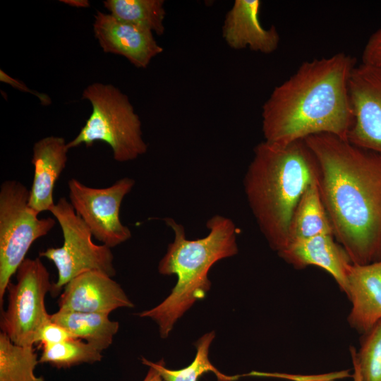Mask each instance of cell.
Returning a JSON list of instances; mask_svg holds the SVG:
<instances>
[{
	"mask_svg": "<svg viewBox=\"0 0 381 381\" xmlns=\"http://www.w3.org/2000/svg\"><path fill=\"white\" fill-rule=\"evenodd\" d=\"M174 233V241L159 262L163 275L176 274L177 282L171 294L155 308L138 313L159 326L160 337L167 338L176 322L198 301L204 298L211 286L208 272L217 261L238 253V229L234 222L216 214L206 226L208 234L199 239L186 238L185 229L174 219H164Z\"/></svg>",
	"mask_w": 381,
	"mask_h": 381,
	"instance_id": "obj_4",
	"label": "cell"
},
{
	"mask_svg": "<svg viewBox=\"0 0 381 381\" xmlns=\"http://www.w3.org/2000/svg\"><path fill=\"white\" fill-rule=\"evenodd\" d=\"M102 358V352L80 339H72L52 345L42 346L40 363L56 368H68L82 363H94Z\"/></svg>",
	"mask_w": 381,
	"mask_h": 381,
	"instance_id": "obj_22",
	"label": "cell"
},
{
	"mask_svg": "<svg viewBox=\"0 0 381 381\" xmlns=\"http://www.w3.org/2000/svg\"><path fill=\"white\" fill-rule=\"evenodd\" d=\"M49 212L61 226L64 243L40 252L39 256L52 261L57 270L58 279L51 291L54 296L84 272L98 271L111 277L116 274L111 248L93 242L90 229L66 198H61Z\"/></svg>",
	"mask_w": 381,
	"mask_h": 381,
	"instance_id": "obj_7",
	"label": "cell"
},
{
	"mask_svg": "<svg viewBox=\"0 0 381 381\" xmlns=\"http://www.w3.org/2000/svg\"><path fill=\"white\" fill-rule=\"evenodd\" d=\"M53 284L41 259L25 258L16 272V283L10 282L6 291L8 305L1 310L0 327L15 344L33 346L42 327L50 320L45 296Z\"/></svg>",
	"mask_w": 381,
	"mask_h": 381,
	"instance_id": "obj_8",
	"label": "cell"
},
{
	"mask_svg": "<svg viewBox=\"0 0 381 381\" xmlns=\"http://www.w3.org/2000/svg\"><path fill=\"white\" fill-rule=\"evenodd\" d=\"M362 63L381 68V28L368 39L363 52Z\"/></svg>",
	"mask_w": 381,
	"mask_h": 381,
	"instance_id": "obj_25",
	"label": "cell"
},
{
	"mask_svg": "<svg viewBox=\"0 0 381 381\" xmlns=\"http://www.w3.org/2000/svg\"><path fill=\"white\" fill-rule=\"evenodd\" d=\"M38 363L33 346L15 344L1 332L0 381H44L35 374Z\"/></svg>",
	"mask_w": 381,
	"mask_h": 381,
	"instance_id": "obj_21",
	"label": "cell"
},
{
	"mask_svg": "<svg viewBox=\"0 0 381 381\" xmlns=\"http://www.w3.org/2000/svg\"><path fill=\"white\" fill-rule=\"evenodd\" d=\"M93 31L104 52L123 56L137 68H147L151 60L163 52L152 31L110 13L97 11Z\"/></svg>",
	"mask_w": 381,
	"mask_h": 381,
	"instance_id": "obj_11",
	"label": "cell"
},
{
	"mask_svg": "<svg viewBox=\"0 0 381 381\" xmlns=\"http://www.w3.org/2000/svg\"><path fill=\"white\" fill-rule=\"evenodd\" d=\"M82 98L90 102L92 112L78 134L67 143L69 150L102 141L119 162L134 160L147 152L140 117L127 95L112 85L94 83L83 90Z\"/></svg>",
	"mask_w": 381,
	"mask_h": 381,
	"instance_id": "obj_5",
	"label": "cell"
},
{
	"mask_svg": "<svg viewBox=\"0 0 381 381\" xmlns=\"http://www.w3.org/2000/svg\"><path fill=\"white\" fill-rule=\"evenodd\" d=\"M278 255L296 269L313 265L327 272L344 293L346 272L351 263L333 234H321L290 243Z\"/></svg>",
	"mask_w": 381,
	"mask_h": 381,
	"instance_id": "obj_16",
	"label": "cell"
},
{
	"mask_svg": "<svg viewBox=\"0 0 381 381\" xmlns=\"http://www.w3.org/2000/svg\"><path fill=\"white\" fill-rule=\"evenodd\" d=\"M321 234H333V229L321 199L317 179L306 188L295 208L287 246Z\"/></svg>",
	"mask_w": 381,
	"mask_h": 381,
	"instance_id": "obj_18",
	"label": "cell"
},
{
	"mask_svg": "<svg viewBox=\"0 0 381 381\" xmlns=\"http://www.w3.org/2000/svg\"><path fill=\"white\" fill-rule=\"evenodd\" d=\"M104 6L114 17L144 28L156 33L164 34L166 11L163 0H106Z\"/></svg>",
	"mask_w": 381,
	"mask_h": 381,
	"instance_id": "obj_20",
	"label": "cell"
},
{
	"mask_svg": "<svg viewBox=\"0 0 381 381\" xmlns=\"http://www.w3.org/2000/svg\"><path fill=\"white\" fill-rule=\"evenodd\" d=\"M50 319L101 352L111 346L119 328V323L105 313L59 310Z\"/></svg>",
	"mask_w": 381,
	"mask_h": 381,
	"instance_id": "obj_17",
	"label": "cell"
},
{
	"mask_svg": "<svg viewBox=\"0 0 381 381\" xmlns=\"http://www.w3.org/2000/svg\"><path fill=\"white\" fill-rule=\"evenodd\" d=\"M68 150L67 143L62 137L48 136L34 144L31 159L34 176L29 205L38 214L50 211L55 204L54 190L66 168Z\"/></svg>",
	"mask_w": 381,
	"mask_h": 381,
	"instance_id": "obj_15",
	"label": "cell"
},
{
	"mask_svg": "<svg viewBox=\"0 0 381 381\" xmlns=\"http://www.w3.org/2000/svg\"><path fill=\"white\" fill-rule=\"evenodd\" d=\"M356 65L344 52L301 64L262 105L265 140L286 145L320 133L347 140L353 123L349 83Z\"/></svg>",
	"mask_w": 381,
	"mask_h": 381,
	"instance_id": "obj_2",
	"label": "cell"
},
{
	"mask_svg": "<svg viewBox=\"0 0 381 381\" xmlns=\"http://www.w3.org/2000/svg\"><path fill=\"white\" fill-rule=\"evenodd\" d=\"M60 1L77 8H87L90 6V2L87 0H61Z\"/></svg>",
	"mask_w": 381,
	"mask_h": 381,
	"instance_id": "obj_28",
	"label": "cell"
},
{
	"mask_svg": "<svg viewBox=\"0 0 381 381\" xmlns=\"http://www.w3.org/2000/svg\"><path fill=\"white\" fill-rule=\"evenodd\" d=\"M72 339L76 338L65 327L50 319L42 327L37 338V343H40L42 346L52 345Z\"/></svg>",
	"mask_w": 381,
	"mask_h": 381,
	"instance_id": "obj_24",
	"label": "cell"
},
{
	"mask_svg": "<svg viewBox=\"0 0 381 381\" xmlns=\"http://www.w3.org/2000/svg\"><path fill=\"white\" fill-rule=\"evenodd\" d=\"M304 140L318 163L319 190L336 241L352 264L381 260V154L332 134Z\"/></svg>",
	"mask_w": 381,
	"mask_h": 381,
	"instance_id": "obj_1",
	"label": "cell"
},
{
	"mask_svg": "<svg viewBox=\"0 0 381 381\" xmlns=\"http://www.w3.org/2000/svg\"><path fill=\"white\" fill-rule=\"evenodd\" d=\"M214 332L205 334L195 343L196 354L190 364L179 370L165 366L163 359L152 362L143 357L142 363L155 368L164 381H198L200 377L207 373H213L217 381H235L241 375H229L219 371L209 359L210 346L214 339Z\"/></svg>",
	"mask_w": 381,
	"mask_h": 381,
	"instance_id": "obj_19",
	"label": "cell"
},
{
	"mask_svg": "<svg viewBox=\"0 0 381 381\" xmlns=\"http://www.w3.org/2000/svg\"><path fill=\"white\" fill-rule=\"evenodd\" d=\"M58 305L59 310L108 315L119 308L134 306L119 283L98 271L84 272L67 283Z\"/></svg>",
	"mask_w": 381,
	"mask_h": 381,
	"instance_id": "obj_12",
	"label": "cell"
},
{
	"mask_svg": "<svg viewBox=\"0 0 381 381\" xmlns=\"http://www.w3.org/2000/svg\"><path fill=\"white\" fill-rule=\"evenodd\" d=\"M149 370L143 381H164L158 371L153 367L148 366Z\"/></svg>",
	"mask_w": 381,
	"mask_h": 381,
	"instance_id": "obj_27",
	"label": "cell"
},
{
	"mask_svg": "<svg viewBox=\"0 0 381 381\" xmlns=\"http://www.w3.org/2000/svg\"><path fill=\"white\" fill-rule=\"evenodd\" d=\"M260 0H235L226 13L222 25V37L233 49L246 48L262 54L274 52L279 44L275 26L265 28L260 20Z\"/></svg>",
	"mask_w": 381,
	"mask_h": 381,
	"instance_id": "obj_13",
	"label": "cell"
},
{
	"mask_svg": "<svg viewBox=\"0 0 381 381\" xmlns=\"http://www.w3.org/2000/svg\"><path fill=\"white\" fill-rule=\"evenodd\" d=\"M30 190L17 180L0 186V306L13 274L32 243L55 226L52 217L40 218L29 205Z\"/></svg>",
	"mask_w": 381,
	"mask_h": 381,
	"instance_id": "obj_6",
	"label": "cell"
},
{
	"mask_svg": "<svg viewBox=\"0 0 381 381\" xmlns=\"http://www.w3.org/2000/svg\"><path fill=\"white\" fill-rule=\"evenodd\" d=\"M344 293L352 304L348 322L363 334L381 320V260L367 265L351 263Z\"/></svg>",
	"mask_w": 381,
	"mask_h": 381,
	"instance_id": "obj_14",
	"label": "cell"
},
{
	"mask_svg": "<svg viewBox=\"0 0 381 381\" xmlns=\"http://www.w3.org/2000/svg\"><path fill=\"white\" fill-rule=\"evenodd\" d=\"M353 373L352 375L353 381H361V377H360V375H359V373L356 366L354 364H353Z\"/></svg>",
	"mask_w": 381,
	"mask_h": 381,
	"instance_id": "obj_29",
	"label": "cell"
},
{
	"mask_svg": "<svg viewBox=\"0 0 381 381\" xmlns=\"http://www.w3.org/2000/svg\"><path fill=\"white\" fill-rule=\"evenodd\" d=\"M243 186L258 227L277 253L288 244L295 208L306 188L318 179L316 159L304 140L286 145L258 144Z\"/></svg>",
	"mask_w": 381,
	"mask_h": 381,
	"instance_id": "obj_3",
	"label": "cell"
},
{
	"mask_svg": "<svg viewBox=\"0 0 381 381\" xmlns=\"http://www.w3.org/2000/svg\"><path fill=\"white\" fill-rule=\"evenodd\" d=\"M350 353L361 381H381V320L363 334L359 349L351 347Z\"/></svg>",
	"mask_w": 381,
	"mask_h": 381,
	"instance_id": "obj_23",
	"label": "cell"
},
{
	"mask_svg": "<svg viewBox=\"0 0 381 381\" xmlns=\"http://www.w3.org/2000/svg\"><path fill=\"white\" fill-rule=\"evenodd\" d=\"M353 123L347 140L381 154V68L356 65L349 83Z\"/></svg>",
	"mask_w": 381,
	"mask_h": 381,
	"instance_id": "obj_10",
	"label": "cell"
},
{
	"mask_svg": "<svg viewBox=\"0 0 381 381\" xmlns=\"http://www.w3.org/2000/svg\"><path fill=\"white\" fill-rule=\"evenodd\" d=\"M135 180L123 177L106 188H92L72 178L68 181L69 202L90 229L92 236L111 248L128 241L129 228L120 220L122 201L132 190Z\"/></svg>",
	"mask_w": 381,
	"mask_h": 381,
	"instance_id": "obj_9",
	"label": "cell"
},
{
	"mask_svg": "<svg viewBox=\"0 0 381 381\" xmlns=\"http://www.w3.org/2000/svg\"><path fill=\"white\" fill-rule=\"evenodd\" d=\"M0 80L1 82L11 85L14 88H16L19 90L28 92L30 94L35 95L40 99L41 103L43 105H49L51 104V99L48 95H47L46 94L36 92L32 91V90H30L23 83L11 78L2 70H1L0 71Z\"/></svg>",
	"mask_w": 381,
	"mask_h": 381,
	"instance_id": "obj_26",
	"label": "cell"
}]
</instances>
